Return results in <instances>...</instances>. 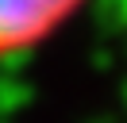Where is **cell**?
I'll list each match as a JSON object with an SVG mask.
<instances>
[{"mask_svg": "<svg viewBox=\"0 0 127 123\" xmlns=\"http://www.w3.org/2000/svg\"><path fill=\"white\" fill-rule=\"evenodd\" d=\"M85 0H0V58L46 42Z\"/></svg>", "mask_w": 127, "mask_h": 123, "instance_id": "6da1fadb", "label": "cell"}]
</instances>
